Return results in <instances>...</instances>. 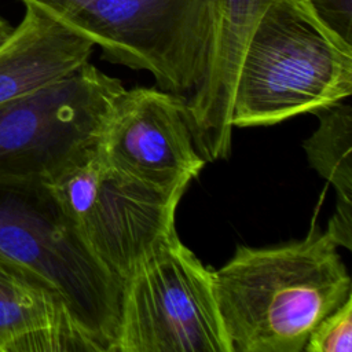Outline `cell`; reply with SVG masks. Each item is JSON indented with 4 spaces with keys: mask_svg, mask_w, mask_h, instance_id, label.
<instances>
[{
    "mask_svg": "<svg viewBox=\"0 0 352 352\" xmlns=\"http://www.w3.org/2000/svg\"><path fill=\"white\" fill-rule=\"evenodd\" d=\"M327 232L270 248L238 246L213 271L232 352H301L315 326L348 296L351 278Z\"/></svg>",
    "mask_w": 352,
    "mask_h": 352,
    "instance_id": "obj_1",
    "label": "cell"
},
{
    "mask_svg": "<svg viewBox=\"0 0 352 352\" xmlns=\"http://www.w3.org/2000/svg\"><path fill=\"white\" fill-rule=\"evenodd\" d=\"M352 94V47L333 36L305 0H271L260 12L238 70L234 126L272 125Z\"/></svg>",
    "mask_w": 352,
    "mask_h": 352,
    "instance_id": "obj_2",
    "label": "cell"
},
{
    "mask_svg": "<svg viewBox=\"0 0 352 352\" xmlns=\"http://www.w3.org/2000/svg\"><path fill=\"white\" fill-rule=\"evenodd\" d=\"M0 253L59 292L96 352H114L122 286L87 246L45 180L0 179Z\"/></svg>",
    "mask_w": 352,
    "mask_h": 352,
    "instance_id": "obj_3",
    "label": "cell"
},
{
    "mask_svg": "<svg viewBox=\"0 0 352 352\" xmlns=\"http://www.w3.org/2000/svg\"><path fill=\"white\" fill-rule=\"evenodd\" d=\"M99 45L109 62L151 73L183 96L202 82L213 41L212 0H22Z\"/></svg>",
    "mask_w": 352,
    "mask_h": 352,
    "instance_id": "obj_4",
    "label": "cell"
},
{
    "mask_svg": "<svg viewBox=\"0 0 352 352\" xmlns=\"http://www.w3.org/2000/svg\"><path fill=\"white\" fill-rule=\"evenodd\" d=\"M114 352H232L213 270L176 231L124 279Z\"/></svg>",
    "mask_w": 352,
    "mask_h": 352,
    "instance_id": "obj_5",
    "label": "cell"
},
{
    "mask_svg": "<svg viewBox=\"0 0 352 352\" xmlns=\"http://www.w3.org/2000/svg\"><path fill=\"white\" fill-rule=\"evenodd\" d=\"M96 258L121 283L169 234L184 192H164L110 166L98 146L45 180Z\"/></svg>",
    "mask_w": 352,
    "mask_h": 352,
    "instance_id": "obj_6",
    "label": "cell"
},
{
    "mask_svg": "<svg viewBox=\"0 0 352 352\" xmlns=\"http://www.w3.org/2000/svg\"><path fill=\"white\" fill-rule=\"evenodd\" d=\"M125 88L91 63L0 104V179L47 180L98 146Z\"/></svg>",
    "mask_w": 352,
    "mask_h": 352,
    "instance_id": "obj_7",
    "label": "cell"
},
{
    "mask_svg": "<svg viewBox=\"0 0 352 352\" xmlns=\"http://www.w3.org/2000/svg\"><path fill=\"white\" fill-rule=\"evenodd\" d=\"M98 154L121 173L164 192H184L206 164L192 139L186 98L142 87L124 89L113 103Z\"/></svg>",
    "mask_w": 352,
    "mask_h": 352,
    "instance_id": "obj_8",
    "label": "cell"
},
{
    "mask_svg": "<svg viewBox=\"0 0 352 352\" xmlns=\"http://www.w3.org/2000/svg\"><path fill=\"white\" fill-rule=\"evenodd\" d=\"M213 41L206 74L186 99L197 150L208 162L227 158L232 135V103L248 37L271 0H212Z\"/></svg>",
    "mask_w": 352,
    "mask_h": 352,
    "instance_id": "obj_9",
    "label": "cell"
},
{
    "mask_svg": "<svg viewBox=\"0 0 352 352\" xmlns=\"http://www.w3.org/2000/svg\"><path fill=\"white\" fill-rule=\"evenodd\" d=\"M96 352L59 292L0 253V352Z\"/></svg>",
    "mask_w": 352,
    "mask_h": 352,
    "instance_id": "obj_10",
    "label": "cell"
},
{
    "mask_svg": "<svg viewBox=\"0 0 352 352\" xmlns=\"http://www.w3.org/2000/svg\"><path fill=\"white\" fill-rule=\"evenodd\" d=\"M94 44L36 4L0 45V104L34 92L88 62Z\"/></svg>",
    "mask_w": 352,
    "mask_h": 352,
    "instance_id": "obj_11",
    "label": "cell"
},
{
    "mask_svg": "<svg viewBox=\"0 0 352 352\" xmlns=\"http://www.w3.org/2000/svg\"><path fill=\"white\" fill-rule=\"evenodd\" d=\"M315 114L319 126L304 142L309 165L337 192L336 210L329 220L327 235L337 246H352V109L348 103L323 107Z\"/></svg>",
    "mask_w": 352,
    "mask_h": 352,
    "instance_id": "obj_12",
    "label": "cell"
},
{
    "mask_svg": "<svg viewBox=\"0 0 352 352\" xmlns=\"http://www.w3.org/2000/svg\"><path fill=\"white\" fill-rule=\"evenodd\" d=\"M307 352L352 351V294L329 312L311 331L304 346Z\"/></svg>",
    "mask_w": 352,
    "mask_h": 352,
    "instance_id": "obj_13",
    "label": "cell"
},
{
    "mask_svg": "<svg viewBox=\"0 0 352 352\" xmlns=\"http://www.w3.org/2000/svg\"><path fill=\"white\" fill-rule=\"evenodd\" d=\"M305 3L333 36L352 47V0H305Z\"/></svg>",
    "mask_w": 352,
    "mask_h": 352,
    "instance_id": "obj_14",
    "label": "cell"
},
{
    "mask_svg": "<svg viewBox=\"0 0 352 352\" xmlns=\"http://www.w3.org/2000/svg\"><path fill=\"white\" fill-rule=\"evenodd\" d=\"M12 26L0 16V45L10 37V34L12 33Z\"/></svg>",
    "mask_w": 352,
    "mask_h": 352,
    "instance_id": "obj_15",
    "label": "cell"
}]
</instances>
